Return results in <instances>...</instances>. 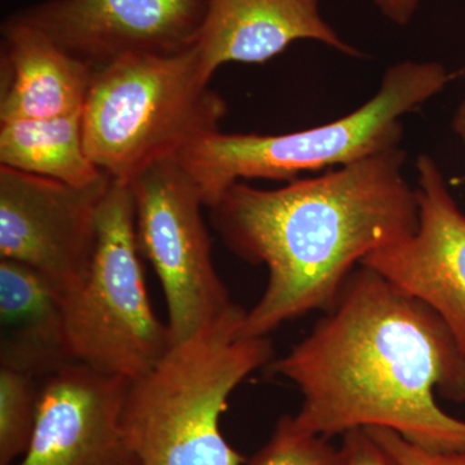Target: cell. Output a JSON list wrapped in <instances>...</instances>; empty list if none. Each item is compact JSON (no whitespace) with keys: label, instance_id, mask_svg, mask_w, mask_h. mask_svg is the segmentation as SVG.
<instances>
[{"label":"cell","instance_id":"277c9868","mask_svg":"<svg viewBox=\"0 0 465 465\" xmlns=\"http://www.w3.org/2000/svg\"><path fill=\"white\" fill-rule=\"evenodd\" d=\"M439 63L405 61L391 66L371 100L330 124L283 134H208L180 153V162L213 207L242 179L293 182L299 174L341 167L399 148L402 118L416 112L451 81Z\"/></svg>","mask_w":465,"mask_h":465},{"label":"cell","instance_id":"9c48e42d","mask_svg":"<svg viewBox=\"0 0 465 465\" xmlns=\"http://www.w3.org/2000/svg\"><path fill=\"white\" fill-rule=\"evenodd\" d=\"M207 0H45L14 17L94 72L130 54H176L198 42Z\"/></svg>","mask_w":465,"mask_h":465},{"label":"cell","instance_id":"ffe728a7","mask_svg":"<svg viewBox=\"0 0 465 465\" xmlns=\"http://www.w3.org/2000/svg\"><path fill=\"white\" fill-rule=\"evenodd\" d=\"M379 9L393 23L406 25L421 0H374Z\"/></svg>","mask_w":465,"mask_h":465},{"label":"cell","instance_id":"ac0fdd59","mask_svg":"<svg viewBox=\"0 0 465 465\" xmlns=\"http://www.w3.org/2000/svg\"><path fill=\"white\" fill-rule=\"evenodd\" d=\"M390 454L396 465H465V452L432 451L387 428H363Z\"/></svg>","mask_w":465,"mask_h":465},{"label":"cell","instance_id":"4fadbf2b","mask_svg":"<svg viewBox=\"0 0 465 465\" xmlns=\"http://www.w3.org/2000/svg\"><path fill=\"white\" fill-rule=\"evenodd\" d=\"M0 124L84 113L94 72L38 27L2 26Z\"/></svg>","mask_w":465,"mask_h":465},{"label":"cell","instance_id":"9a60e30c","mask_svg":"<svg viewBox=\"0 0 465 465\" xmlns=\"http://www.w3.org/2000/svg\"><path fill=\"white\" fill-rule=\"evenodd\" d=\"M0 166L74 186L105 176L84 146L79 114L0 124Z\"/></svg>","mask_w":465,"mask_h":465},{"label":"cell","instance_id":"30bf717a","mask_svg":"<svg viewBox=\"0 0 465 465\" xmlns=\"http://www.w3.org/2000/svg\"><path fill=\"white\" fill-rule=\"evenodd\" d=\"M416 171L418 228L361 265L436 312L465 356V213L432 157L419 155Z\"/></svg>","mask_w":465,"mask_h":465},{"label":"cell","instance_id":"5bb4252c","mask_svg":"<svg viewBox=\"0 0 465 465\" xmlns=\"http://www.w3.org/2000/svg\"><path fill=\"white\" fill-rule=\"evenodd\" d=\"M70 362L60 291L35 269L0 259V367L42 381Z\"/></svg>","mask_w":465,"mask_h":465},{"label":"cell","instance_id":"e0dca14e","mask_svg":"<svg viewBox=\"0 0 465 465\" xmlns=\"http://www.w3.org/2000/svg\"><path fill=\"white\" fill-rule=\"evenodd\" d=\"M244 465H344L341 446L317 434L302 432L292 415H283L275 424L271 440L247 459Z\"/></svg>","mask_w":465,"mask_h":465},{"label":"cell","instance_id":"5b68a950","mask_svg":"<svg viewBox=\"0 0 465 465\" xmlns=\"http://www.w3.org/2000/svg\"><path fill=\"white\" fill-rule=\"evenodd\" d=\"M208 84L197 45L176 54H130L94 72L82 113L92 162L130 183L219 131L228 109Z\"/></svg>","mask_w":465,"mask_h":465},{"label":"cell","instance_id":"6da1fadb","mask_svg":"<svg viewBox=\"0 0 465 465\" xmlns=\"http://www.w3.org/2000/svg\"><path fill=\"white\" fill-rule=\"evenodd\" d=\"M271 371L295 384L293 423L324 439L394 430L421 448L465 452V421L436 396L465 402V356L439 314L365 265Z\"/></svg>","mask_w":465,"mask_h":465},{"label":"cell","instance_id":"44dd1931","mask_svg":"<svg viewBox=\"0 0 465 465\" xmlns=\"http://www.w3.org/2000/svg\"><path fill=\"white\" fill-rule=\"evenodd\" d=\"M452 130L465 143V100L459 105L454 118H452Z\"/></svg>","mask_w":465,"mask_h":465},{"label":"cell","instance_id":"2e32d148","mask_svg":"<svg viewBox=\"0 0 465 465\" xmlns=\"http://www.w3.org/2000/svg\"><path fill=\"white\" fill-rule=\"evenodd\" d=\"M41 382L0 367V465H15L26 452L35 425Z\"/></svg>","mask_w":465,"mask_h":465},{"label":"cell","instance_id":"ba28073f","mask_svg":"<svg viewBox=\"0 0 465 465\" xmlns=\"http://www.w3.org/2000/svg\"><path fill=\"white\" fill-rule=\"evenodd\" d=\"M112 177L74 186L0 166V258L35 269L61 293L90 264Z\"/></svg>","mask_w":465,"mask_h":465},{"label":"cell","instance_id":"52a82bcc","mask_svg":"<svg viewBox=\"0 0 465 465\" xmlns=\"http://www.w3.org/2000/svg\"><path fill=\"white\" fill-rule=\"evenodd\" d=\"M137 244L158 275L171 344L186 341L234 305L213 262L203 201L177 158L157 162L130 183Z\"/></svg>","mask_w":465,"mask_h":465},{"label":"cell","instance_id":"d6986e66","mask_svg":"<svg viewBox=\"0 0 465 465\" xmlns=\"http://www.w3.org/2000/svg\"><path fill=\"white\" fill-rule=\"evenodd\" d=\"M344 465H396L390 454L363 428L342 434Z\"/></svg>","mask_w":465,"mask_h":465},{"label":"cell","instance_id":"3957f363","mask_svg":"<svg viewBox=\"0 0 465 465\" xmlns=\"http://www.w3.org/2000/svg\"><path fill=\"white\" fill-rule=\"evenodd\" d=\"M244 317L232 305L128 382L122 430L139 465L246 464L220 420L232 391L273 361V345L242 335Z\"/></svg>","mask_w":465,"mask_h":465},{"label":"cell","instance_id":"8fae6325","mask_svg":"<svg viewBox=\"0 0 465 465\" xmlns=\"http://www.w3.org/2000/svg\"><path fill=\"white\" fill-rule=\"evenodd\" d=\"M128 382L75 361L45 378L32 440L15 465H139L122 430Z\"/></svg>","mask_w":465,"mask_h":465},{"label":"cell","instance_id":"8992f818","mask_svg":"<svg viewBox=\"0 0 465 465\" xmlns=\"http://www.w3.org/2000/svg\"><path fill=\"white\" fill-rule=\"evenodd\" d=\"M137 244L128 183L112 179L97 213L90 264L61 293L73 361L134 381L171 348L167 323L152 307Z\"/></svg>","mask_w":465,"mask_h":465},{"label":"cell","instance_id":"7a4b0ae2","mask_svg":"<svg viewBox=\"0 0 465 465\" xmlns=\"http://www.w3.org/2000/svg\"><path fill=\"white\" fill-rule=\"evenodd\" d=\"M405 161L399 146L273 191L241 182L226 189L210 207L211 224L231 252L269 273L242 335L265 338L329 311L363 259L416 231L418 197Z\"/></svg>","mask_w":465,"mask_h":465},{"label":"cell","instance_id":"7c38bea8","mask_svg":"<svg viewBox=\"0 0 465 465\" xmlns=\"http://www.w3.org/2000/svg\"><path fill=\"white\" fill-rule=\"evenodd\" d=\"M302 39L322 42L349 56L361 54L324 23L320 0H207L195 45L211 81L224 64H264Z\"/></svg>","mask_w":465,"mask_h":465}]
</instances>
